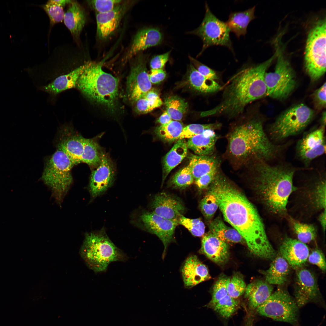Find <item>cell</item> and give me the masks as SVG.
I'll return each mask as SVG.
<instances>
[{"label":"cell","instance_id":"cell-55","mask_svg":"<svg viewBox=\"0 0 326 326\" xmlns=\"http://www.w3.org/2000/svg\"><path fill=\"white\" fill-rule=\"evenodd\" d=\"M171 51L157 55L154 56L150 62V66L151 69H162L168 61Z\"/></svg>","mask_w":326,"mask_h":326},{"label":"cell","instance_id":"cell-24","mask_svg":"<svg viewBox=\"0 0 326 326\" xmlns=\"http://www.w3.org/2000/svg\"><path fill=\"white\" fill-rule=\"evenodd\" d=\"M219 138L215 131L207 129L188 139L187 146L197 155H212L215 154L216 143Z\"/></svg>","mask_w":326,"mask_h":326},{"label":"cell","instance_id":"cell-46","mask_svg":"<svg viewBox=\"0 0 326 326\" xmlns=\"http://www.w3.org/2000/svg\"><path fill=\"white\" fill-rule=\"evenodd\" d=\"M179 224L186 228L193 236L201 237L204 235L205 225L200 218L190 219L181 216L178 219Z\"/></svg>","mask_w":326,"mask_h":326},{"label":"cell","instance_id":"cell-35","mask_svg":"<svg viewBox=\"0 0 326 326\" xmlns=\"http://www.w3.org/2000/svg\"><path fill=\"white\" fill-rule=\"evenodd\" d=\"M316 181L309 192V203L315 210H323L326 207V179L321 177Z\"/></svg>","mask_w":326,"mask_h":326},{"label":"cell","instance_id":"cell-14","mask_svg":"<svg viewBox=\"0 0 326 326\" xmlns=\"http://www.w3.org/2000/svg\"><path fill=\"white\" fill-rule=\"evenodd\" d=\"M296 270L294 299L300 308L310 302H316L320 294L317 280L312 273L302 267Z\"/></svg>","mask_w":326,"mask_h":326},{"label":"cell","instance_id":"cell-4","mask_svg":"<svg viewBox=\"0 0 326 326\" xmlns=\"http://www.w3.org/2000/svg\"><path fill=\"white\" fill-rule=\"evenodd\" d=\"M244 167L266 209L275 215H286L289 198L296 190L294 168L285 165H272L259 159L250 162Z\"/></svg>","mask_w":326,"mask_h":326},{"label":"cell","instance_id":"cell-18","mask_svg":"<svg viewBox=\"0 0 326 326\" xmlns=\"http://www.w3.org/2000/svg\"><path fill=\"white\" fill-rule=\"evenodd\" d=\"M280 254L293 269L296 270L306 263L309 254L306 244L290 237H286L280 247Z\"/></svg>","mask_w":326,"mask_h":326},{"label":"cell","instance_id":"cell-33","mask_svg":"<svg viewBox=\"0 0 326 326\" xmlns=\"http://www.w3.org/2000/svg\"><path fill=\"white\" fill-rule=\"evenodd\" d=\"M209 227L210 232L225 242H245L240 233L234 228L226 225L220 217H217L211 221Z\"/></svg>","mask_w":326,"mask_h":326},{"label":"cell","instance_id":"cell-9","mask_svg":"<svg viewBox=\"0 0 326 326\" xmlns=\"http://www.w3.org/2000/svg\"><path fill=\"white\" fill-rule=\"evenodd\" d=\"M277 58L274 71L266 72L264 81L267 88L266 95L277 99L288 97L294 90L296 80L293 70L285 57L278 40L275 45Z\"/></svg>","mask_w":326,"mask_h":326},{"label":"cell","instance_id":"cell-39","mask_svg":"<svg viewBox=\"0 0 326 326\" xmlns=\"http://www.w3.org/2000/svg\"><path fill=\"white\" fill-rule=\"evenodd\" d=\"M290 220L293 230L297 240L306 244L315 238L316 230L313 225L301 222L292 219Z\"/></svg>","mask_w":326,"mask_h":326},{"label":"cell","instance_id":"cell-36","mask_svg":"<svg viewBox=\"0 0 326 326\" xmlns=\"http://www.w3.org/2000/svg\"><path fill=\"white\" fill-rule=\"evenodd\" d=\"M324 128L321 126L304 136L297 143V153L314 149L325 142Z\"/></svg>","mask_w":326,"mask_h":326},{"label":"cell","instance_id":"cell-16","mask_svg":"<svg viewBox=\"0 0 326 326\" xmlns=\"http://www.w3.org/2000/svg\"><path fill=\"white\" fill-rule=\"evenodd\" d=\"M115 169L109 155L103 153L100 163L91 173L89 189L92 197H95L105 191L113 182Z\"/></svg>","mask_w":326,"mask_h":326},{"label":"cell","instance_id":"cell-34","mask_svg":"<svg viewBox=\"0 0 326 326\" xmlns=\"http://www.w3.org/2000/svg\"><path fill=\"white\" fill-rule=\"evenodd\" d=\"M100 137L85 138L81 162L85 163L93 168H96L99 165L104 152L98 142Z\"/></svg>","mask_w":326,"mask_h":326},{"label":"cell","instance_id":"cell-12","mask_svg":"<svg viewBox=\"0 0 326 326\" xmlns=\"http://www.w3.org/2000/svg\"><path fill=\"white\" fill-rule=\"evenodd\" d=\"M230 32L226 23L216 17L206 3L205 15L202 23L198 28L189 33L197 36L202 41V49L198 55L200 56L207 48L214 46H225L234 53Z\"/></svg>","mask_w":326,"mask_h":326},{"label":"cell","instance_id":"cell-51","mask_svg":"<svg viewBox=\"0 0 326 326\" xmlns=\"http://www.w3.org/2000/svg\"><path fill=\"white\" fill-rule=\"evenodd\" d=\"M189 58L191 63L204 76L207 78L214 80L218 78L217 75L214 70L191 56H189Z\"/></svg>","mask_w":326,"mask_h":326},{"label":"cell","instance_id":"cell-38","mask_svg":"<svg viewBox=\"0 0 326 326\" xmlns=\"http://www.w3.org/2000/svg\"><path fill=\"white\" fill-rule=\"evenodd\" d=\"M165 104L166 111L174 120H181L188 110L187 103L177 96L168 97L165 100Z\"/></svg>","mask_w":326,"mask_h":326},{"label":"cell","instance_id":"cell-19","mask_svg":"<svg viewBox=\"0 0 326 326\" xmlns=\"http://www.w3.org/2000/svg\"><path fill=\"white\" fill-rule=\"evenodd\" d=\"M152 206L153 213L171 220H178L185 210L184 206L180 200L164 192L155 196Z\"/></svg>","mask_w":326,"mask_h":326},{"label":"cell","instance_id":"cell-40","mask_svg":"<svg viewBox=\"0 0 326 326\" xmlns=\"http://www.w3.org/2000/svg\"><path fill=\"white\" fill-rule=\"evenodd\" d=\"M238 305V302L228 295L219 300L211 308L223 318H227L231 317L236 311Z\"/></svg>","mask_w":326,"mask_h":326},{"label":"cell","instance_id":"cell-41","mask_svg":"<svg viewBox=\"0 0 326 326\" xmlns=\"http://www.w3.org/2000/svg\"><path fill=\"white\" fill-rule=\"evenodd\" d=\"M64 7L60 0H49L43 5L42 7L49 18L51 25L63 21Z\"/></svg>","mask_w":326,"mask_h":326},{"label":"cell","instance_id":"cell-52","mask_svg":"<svg viewBox=\"0 0 326 326\" xmlns=\"http://www.w3.org/2000/svg\"><path fill=\"white\" fill-rule=\"evenodd\" d=\"M311 264L318 266L323 271L326 270V264L325 257L320 250L315 249L309 254L308 260Z\"/></svg>","mask_w":326,"mask_h":326},{"label":"cell","instance_id":"cell-37","mask_svg":"<svg viewBox=\"0 0 326 326\" xmlns=\"http://www.w3.org/2000/svg\"><path fill=\"white\" fill-rule=\"evenodd\" d=\"M184 127L181 122L172 120L168 124L157 127L155 129V133L164 141L172 142L179 139Z\"/></svg>","mask_w":326,"mask_h":326},{"label":"cell","instance_id":"cell-27","mask_svg":"<svg viewBox=\"0 0 326 326\" xmlns=\"http://www.w3.org/2000/svg\"><path fill=\"white\" fill-rule=\"evenodd\" d=\"M65 13L64 23L72 36L77 38L82 30L86 21L84 10L76 1H72Z\"/></svg>","mask_w":326,"mask_h":326},{"label":"cell","instance_id":"cell-56","mask_svg":"<svg viewBox=\"0 0 326 326\" xmlns=\"http://www.w3.org/2000/svg\"><path fill=\"white\" fill-rule=\"evenodd\" d=\"M166 75L165 72L162 69H151V72L149 76L151 83L157 84L162 81L165 78Z\"/></svg>","mask_w":326,"mask_h":326},{"label":"cell","instance_id":"cell-20","mask_svg":"<svg viewBox=\"0 0 326 326\" xmlns=\"http://www.w3.org/2000/svg\"><path fill=\"white\" fill-rule=\"evenodd\" d=\"M58 145V149L65 153L74 165L81 162L85 138L72 128H64Z\"/></svg>","mask_w":326,"mask_h":326},{"label":"cell","instance_id":"cell-54","mask_svg":"<svg viewBox=\"0 0 326 326\" xmlns=\"http://www.w3.org/2000/svg\"><path fill=\"white\" fill-rule=\"evenodd\" d=\"M220 169V168L217 170L212 171L195 180V184L198 188L200 190H203L209 186L214 180L217 172Z\"/></svg>","mask_w":326,"mask_h":326},{"label":"cell","instance_id":"cell-22","mask_svg":"<svg viewBox=\"0 0 326 326\" xmlns=\"http://www.w3.org/2000/svg\"><path fill=\"white\" fill-rule=\"evenodd\" d=\"M200 252L214 262L223 264L229 257V245L211 232L205 234L202 239Z\"/></svg>","mask_w":326,"mask_h":326},{"label":"cell","instance_id":"cell-6","mask_svg":"<svg viewBox=\"0 0 326 326\" xmlns=\"http://www.w3.org/2000/svg\"><path fill=\"white\" fill-rule=\"evenodd\" d=\"M80 254L88 267L96 273L105 271L112 262L127 259L102 232L86 234Z\"/></svg>","mask_w":326,"mask_h":326},{"label":"cell","instance_id":"cell-25","mask_svg":"<svg viewBox=\"0 0 326 326\" xmlns=\"http://www.w3.org/2000/svg\"><path fill=\"white\" fill-rule=\"evenodd\" d=\"M273 290L272 285L261 280H255L248 284L245 295L248 299L250 308L256 309L268 298Z\"/></svg>","mask_w":326,"mask_h":326},{"label":"cell","instance_id":"cell-58","mask_svg":"<svg viewBox=\"0 0 326 326\" xmlns=\"http://www.w3.org/2000/svg\"><path fill=\"white\" fill-rule=\"evenodd\" d=\"M319 222L324 232H325L326 225V209L322 211L318 217Z\"/></svg>","mask_w":326,"mask_h":326},{"label":"cell","instance_id":"cell-2","mask_svg":"<svg viewBox=\"0 0 326 326\" xmlns=\"http://www.w3.org/2000/svg\"><path fill=\"white\" fill-rule=\"evenodd\" d=\"M224 157L235 170L257 159L267 162L277 157L283 147L273 143L265 132L262 121L243 118L232 124L226 135Z\"/></svg>","mask_w":326,"mask_h":326},{"label":"cell","instance_id":"cell-1","mask_svg":"<svg viewBox=\"0 0 326 326\" xmlns=\"http://www.w3.org/2000/svg\"><path fill=\"white\" fill-rule=\"evenodd\" d=\"M209 191L215 196L225 220L240 233L251 253L260 258L273 260L276 252L257 210L221 170Z\"/></svg>","mask_w":326,"mask_h":326},{"label":"cell","instance_id":"cell-49","mask_svg":"<svg viewBox=\"0 0 326 326\" xmlns=\"http://www.w3.org/2000/svg\"><path fill=\"white\" fill-rule=\"evenodd\" d=\"M88 3L95 10L96 13H104L110 11L122 2L119 0H94Z\"/></svg>","mask_w":326,"mask_h":326},{"label":"cell","instance_id":"cell-21","mask_svg":"<svg viewBox=\"0 0 326 326\" xmlns=\"http://www.w3.org/2000/svg\"><path fill=\"white\" fill-rule=\"evenodd\" d=\"M163 39L162 34L157 28H148L139 30L136 34L126 54L125 61L148 48L159 45Z\"/></svg>","mask_w":326,"mask_h":326},{"label":"cell","instance_id":"cell-29","mask_svg":"<svg viewBox=\"0 0 326 326\" xmlns=\"http://www.w3.org/2000/svg\"><path fill=\"white\" fill-rule=\"evenodd\" d=\"M188 149L187 143L184 139H178L165 155L163 161L161 187L171 171L186 157Z\"/></svg>","mask_w":326,"mask_h":326},{"label":"cell","instance_id":"cell-48","mask_svg":"<svg viewBox=\"0 0 326 326\" xmlns=\"http://www.w3.org/2000/svg\"><path fill=\"white\" fill-rule=\"evenodd\" d=\"M135 111L139 114L146 113L161 106L162 102L147 99L142 96L133 104Z\"/></svg>","mask_w":326,"mask_h":326},{"label":"cell","instance_id":"cell-10","mask_svg":"<svg viewBox=\"0 0 326 326\" xmlns=\"http://www.w3.org/2000/svg\"><path fill=\"white\" fill-rule=\"evenodd\" d=\"M314 111L303 104L295 105L281 113L271 126L269 134L272 140L280 141L297 135L312 121Z\"/></svg>","mask_w":326,"mask_h":326},{"label":"cell","instance_id":"cell-8","mask_svg":"<svg viewBox=\"0 0 326 326\" xmlns=\"http://www.w3.org/2000/svg\"><path fill=\"white\" fill-rule=\"evenodd\" d=\"M305 70L312 80L316 81L326 72V20H318L308 34L304 56Z\"/></svg>","mask_w":326,"mask_h":326},{"label":"cell","instance_id":"cell-32","mask_svg":"<svg viewBox=\"0 0 326 326\" xmlns=\"http://www.w3.org/2000/svg\"><path fill=\"white\" fill-rule=\"evenodd\" d=\"M188 80L192 87L203 93H212L222 89V87L219 84L204 76L191 63L188 68Z\"/></svg>","mask_w":326,"mask_h":326},{"label":"cell","instance_id":"cell-59","mask_svg":"<svg viewBox=\"0 0 326 326\" xmlns=\"http://www.w3.org/2000/svg\"><path fill=\"white\" fill-rule=\"evenodd\" d=\"M326 112L325 111L322 113L321 120V126L324 127H325L326 124Z\"/></svg>","mask_w":326,"mask_h":326},{"label":"cell","instance_id":"cell-45","mask_svg":"<svg viewBox=\"0 0 326 326\" xmlns=\"http://www.w3.org/2000/svg\"><path fill=\"white\" fill-rule=\"evenodd\" d=\"M246 287L242 276L239 273H235L229 278L227 286L228 295L236 299L244 294Z\"/></svg>","mask_w":326,"mask_h":326},{"label":"cell","instance_id":"cell-3","mask_svg":"<svg viewBox=\"0 0 326 326\" xmlns=\"http://www.w3.org/2000/svg\"><path fill=\"white\" fill-rule=\"evenodd\" d=\"M276 57L275 53L264 62L244 68L236 73L222 87L223 91L220 103L202 112L201 116L223 115L234 118L241 115L249 104L266 95L264 75Z\"/></svg>","mask_w":326,"mask_h":326},{"label":"cell","instance_id":"cell-50","mask_svg":"<svg viewBox=\"0 0 326 326\" xmlns=\"http://www.w3.org/2000/svg\"><path fill=\"white\" fill-rule=\"evenodd\" d=\"M326 152V143L324 142L314 149L298 153L301 159L306 165H308L312 161L323 155Z\"/></svg>","mask_w":326,"mask_h":326},{"label":"cell","instance_id":"cell-43","mask_svg":"<svg viewBox=\"0 0 326 326\" xmlns=\"http://www.w3.org/2000/svg\"><path fill=\"white\" fill-rule=\"evenodd\" d=\"M194 180L188 165L180 169L173 176L171 184L174 188L184 189L191 185Z\"/></svg>","mask_w":326,"mask_h":326},{"label":"cell","instance_id":"cell-15","mask_svg":"<svg viewBox=\"0 0 326 326\" xmlns=\"http://www.w3.org/2000/svg\"><path fill=\"white\" fill-rule=\"evenodd\" d=\"M140 218L147 230L156 235L162 241L164 246L162 255L164 258L166 248L173 239L175 228L179 224L178 220L166 219L153 212L145 213Z\"/></svg>","mask_w":326,"mask_h":326},{"label":"cell","instance_id":"cell-31","mask_svg":"<svg viewBox=\"0 0 326 326\" xmlns=\"http://www.w3.org/2000/svg\"><path fill=\"white\" fill-rule=\"evenodd\" d=\"M255 7L242 11L231 12L225 22L230 31L234 33L238 38L245 36L249 23L256 18L254 15Z\"/></svg>","mask_w":326,"mask_h":326},{"label":"cell","instance_id":"cell-28","mask_svg":"<svg viewBox=\"0 0 326 326\" xmlns=\"http://www.w3.org/2000/svg\"><path fill=\"white\" fill-rule=\"evenodd\" d=\"M86 66V63L70 72L61 75L42 89L50 94H56L65 90L76 87L78 80Z\"/></svg>","mask_w":326,"mask_h":326},{"label":"cell","instance_id":"cell-44","mask_svg":"<svg viewBox=\"0 0 326 326\" xmlns=\"http://www.w3.org/2000/svg\"><path fill=\"white\" fill-rule=\"evenodd\" d=\"M199 206L202 213L208 220L212 218L219 207L215 196L209 191L201 200Z\"/></svg>","mask_w":326,"mask_h":326},{"label":"cell","instance_id":"cell-57","mask_svg":"<svg viewBox=\"0 0 326 326\" xmlns=\"http://www.w3.org/2000/svg\"><path fill=\"white\" fill-rule=\"evenodd\" d=\"M172 120L166 111H165L157 120L156 122L160 124L161 125H163L169 123Z\"/></svg>","mask_w":326,"mask_h":326},{"label":"cell","instance_id":"cell-5","mask_svg":"<svg viewBox=\"0 0 326 326\" xmlns=\"http://www.w3.org/2000/svg\"><path fill=\"white\" fill-rule=\"evenodd\" d=\"M102 66V62H87L76 87L90 100L114 110L118 97V81L103 70Z\"/></svg>","mask_w":326,"mask_h":326},{"label":"cell","instance_id":"cell-42","mask_svg":"<svg viewBox=\"0 0 326 326\" xmlns=\"http://www.w3.org/2000/svg\"><path fill=\"white\" fill-rule=\"evenodd\" d=\"M222 124L218 122L205 124H192L184 127L180 135L179 139H189L203 133L207 129L215 131L220 129Z\"/></svg>","mask_w":326,"mask_h":326},{"label":"cell","instance_id":"cell-23","mask_svg":"<svg viewBox=\"0 0 326 326\" xmlns=\"http://www.w3.org/2000/svg\"><path fill=\"white\" fill-rule=\"evenodd\" d=\"M181 273L184 286L188 288L211 278L206 266L195 255L187 257L182 266Z\"/></svg>","mask_w":326,"mask_h":326},{"label":"cell","instance_id":"cell-47","mask_svg":"<svg viewBox=\"0 0 326 326\" xmlns=\"http://www.w3.org/2000/svg\"><path fill=\"white\" fill-rule=\"evenodd\" d=\"M230 278L220 276L214 285L211 300L207 306L211 308L219 300L228 295L227 286Z\"/></svg>","mask_w":326,"mask_h":326},{"label":"cell","instance_id":"cell-26","mask_svg":"<svg viewBox=\"0 0 326 326\" xmlns=\"http://www.w3.org/2000/svg\"><path fill=\"white\" fill-rule=\"evenodd\" d=\"M220 159L215 154L210 155H191L188 165L194 180L220 168Z\"/></svg>","mask_w":326,"mask_h":326},{"label":"cell","instance_id":"cell-7","mask_svg":"<svg viewBox=\"0 0 326 326\" xmlns=\"http://www.w3.org/2000/svg\"><path fill=\"white\" fill-rule=\"evenodd\" d=\"M74 165L68 155L58 149L48 160L43 173L41 179L50 188L59 205L72 184L71 170Z\"/></svg>","mask_w":326,"mask_h":326},{"label":"cell","instance_id":"cell-13","mask_svg":"<svg viewBox=\"0 0 326 326\" xmlns=\"http://www.w3.org/2000/svg\"><path fill=\"white\" fill-rule=\"evenodd\" d=\"M141 53L136 56L127 80L126 95L132 104L152 88L146 67L148 55Z\"/></svg>","mask_w":326,"mask_h":326},{"label":"cell","instance_id":"cell-11","mask_svg":"<svg viewBox=\"0 0 326 326\" xmlns=\"http://www.w3.org/2000/svg\"><path fill=\"white\" fill-rule=\"evenodd\" d=\"M299 308L286 290L279 288L256 309L264 316L295 325L298 322Z\"/></svg>","mask_w":326,"mask_h":326},{"label":"cell","instance_id":"cell-30","mask_svg":"<svg viewBox=\"0 0 326 326\" xmlns=\"http://www.w3.org/2000/svg\"><path fill=\"white\" fill-rule=\"evenodd\" d=\"M272 260L269 268L261 273L268 283L272 285H282L287 280L289 272V264L280 254H277Z\"/></svg>","mask_w":326,"mask_h":326},{"label":"cell","instance_id":"cell-17","mask_svg":"<svg viewBox=\"0 0 326 326\" xmlns=\"http://www.w3.org/2000/svg\"><path fill=\"white\" fill-rule=\"evenodd\" d=\"M128 2H121L111 10L104 13H96L97 32L101 40L108 38L118 27L129 7Z\"/></svg>","mask_w":326,"mask_h":326},{"label":"cell","instance_id":"cell-53","mask_svg":"<svg viewBox=\"0 0 326 326\" xmlns=\"http://www.w3.org/2000/svg\"><path fill=\"white\" fill-rule=\"evenodd\" d=\"M326 86L325 82L313 94L314 104L316 107L318 109H322L326 107Z\"/></svg>","mask_w":326,"mask_h":326}]
</instances>
